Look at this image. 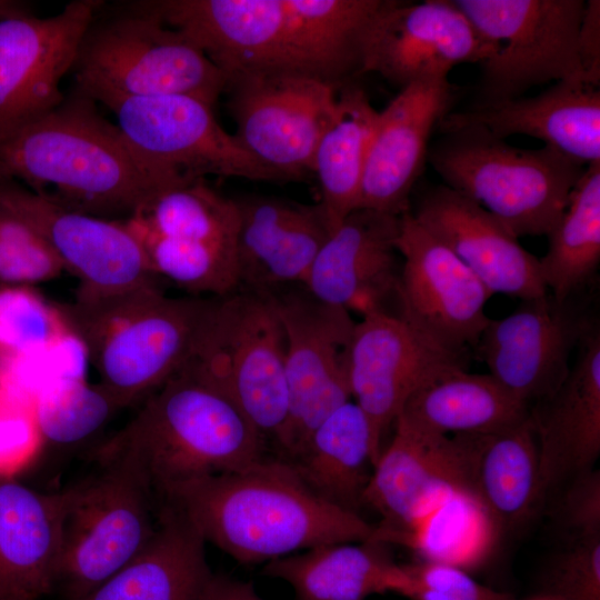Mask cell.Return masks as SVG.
Listing matches in <instances>:
<instances>
[{
  "instance_id": "cell-41",
  "label": "cell",
  "mask_w": 600,
  "mask_h": 600,
  "mask_svg": "<svg viewBox=\"0 0 600 600\" xmlns=\"http://www.w3.org/2000/svg\"><path fill=\"white\" fill-rule=\"evenodd\" d=\"M561 516L574 538L600 536V472L594 468L566 484Z\"/></svg>"
},
{
  "instance_id": "cell-29",
  "label": "cell",
  "mask_w": 600,
  "mask_h": 600,
  "mask_svg": "<svg viewBox=\"0 0 600 600\" xmlns=\"http://www.w3.org/2000/svg\"><path fill=\"white\" fill-rule=\"evenodd\" d=\"M204 544L179 510L161 503L157 531L142 551L77 600H200L212 573Z\"/></svg>"
},
{
  "instance_id": "cell-21",
  "label": "cell",
  "mask_w": 600,
  "mask_h": 600,
  "mask_svg": "<svg viewBox=\"0 0 600 600\" xmlns=\"http://www.w3.org/2000/svg\"><path fill=\"white\" fill-rule=\"evenodd\" d=\"M456 91L448 78L408 86L379 111L368 147L358 208L400 217L424 167L429 139L451 112Z\"/></svg>"
},
{
  "instance_id": "cell-22",
  "label": "cell",
  "mask_w": 600,
  "mask_h": 600,
  "mask_svg": "<svg viewBox=\"0 0 600 600\" xmlns=\"http://www.w3.org/2000/svg\"><path fill=\"white\" fill-rule=\"evenodd\" d=\"M416 220L444 243L492 293L522 301L544 296L539 259L474 201L440 184L419 201Z\"/></svg>"
},
{
  "instance_id": "cell-8",
  "label": "cell",
  "mask_w": 600,
  "mask_h": 600,
  "mask_svg": "<svg viewBox=\"0 0 600 600\" xmlns=\"http://www.w3.org/2000/svg\"><path fill=\"white\" fill-rule=\"evenodd\" d=\"M100 470L57 491L60 557L57 584L77 600L130 562L154 536L160 503L128 467L99 462Z\"/></svg>"
},
{
  "instance_id": "cell-13",
  "label": "cell",
  "mask_w": 600,
  "mask_h": 600,
  "mask_svg": "<svg viewBox=\"0 0 600 600\" xmlns=\"http://www.w3.org/2000/svg\"><path fill=\"white\" fill-rule=\"evenodd\" d=\"M337 86L294 73H244L226 81L234 137L281 180L311 172L337 103Z\"/></svg>"
},
{
  "instance_id": "cell-6",
  "label": "cell",
  "mask_w": 600,
  "mask_h": 600,
  "mask_svg": "<svg viewBox=\"0 0 600 600\" xmlns=\"http://www.w3.org/2000/svg\"><path fill=\"white\" fill-rule=\"evenodd\" d=\"M427 160L444 186L482 207L516 238L547 236L586 169L548 146L517 148L478 127L443 132Z\"/></svg>"
},
{
  "instance_id": "cell-30",
  "label": "cell",
  "mask_w": 600,
  "mask_h": 600,
  "mask_svg": "<svg viewBox=\"0 0 600 600\" xmlns=\"http://www.w3.org/2000/svg\"><path fill=\"white\" fill-rule=\"evenodd\" d=\"M468 499L497 526L523 523L542 501L539 451L531 417L501 431L463 434Z\"/></svg>"
},
{
  "instance_id": "cell-35",
  "label": "cell",
  "mask_w": 600,
  "mask_h": 600,
  "mask_svg": "<svg viewBox=\"0 0 600 600\" xmlns=\"http://www.w3.org/2000/svg\"><path fill=\"white\" fill-rule=\"evenodd\" d=\"M539 259L544 284L557 300L578 296L600 264V161L587 164Z\"/></svg>"
},
{
  "instance_id": "cell-20",
  "label": "cell",
  "mask_w": 600,
  "mask_h": 600,
  "mask_svg": "<svg viewBox=\"0 0 600 600\" xmlns=\"http://www.w3.org/2000/svg\"><path fill=\"white\" fill-rule=\"evenodd\" d=\"M488 50L452 0H384L371 19L361 48L360 76L374 72L402 90L448 78L461 63H481Z\"/></svg>"
},
{
  "instance_id": "cell-38",
  "label": "cell",
  "mask_w": 600,
  "mask_h": 600,
  "mask_svg": "<svg viewBox=\"0 0 600 600\" xmlns=\"http://www.w3.org/2000/svg\"><path fill=\"white\" fill-rule=\"evenodd\" d=\"M64 271L37 230L0 202V286H33Z\"/></svg>"
},
{
  "instance_id": "cell-1",
  "label": "cell",
  "mask_w": 600,
  "mask_h": 600,
  "mask_svg": "<svg viewBox=\"0 0 600 600\" xmlns=\"http://www.w3.org/2000/svg\"><path fill=\"white\" fill-rule=\"evenodd\" d=\"M384 0H151L131 4L183 33L227 79L294 73L337 87L360 76Z\"/></svg>"
},
{
  "instance_id": "cell-26",
  "label": "cell",
  "mask_w": 600,
  "mask_h": 600,
  "mask_svg": "<svg viewBox=\"0 0 600 600\" xmlns=\"http://www.w3.org/2000/svg\"><path fill=\"white\" fill-rule=\"evenodd\" d=\"M239 288L267 293L304 284L330 234L317 204L269 197L236 199Z\"/></svg>"
},
{
  "instance_id": "cell-15",
  "label": "cell",
  "mask_w": 600,
  "mask_h": 600,
  "mask_svg": "<svg viewBox=\"0 0 600 600\" xmlns=\"http://www.w3.org/2000/svg\"><path fill=\"white\" fill-rule=\"evenodd\" d=\"M0 202L28 221L78 279L76 297L158 286L141 241L126 220L78 212L10 179H0Z\"/></svg>"
},
{
  "instance_id": "cell-24",
  "label": "cell",
  "mask_w": 600,
  "mask_h": 600,
  "mask_svg": "<svg viewBox=\"0 0 600 600\" xmlns=\"http://www.w3.org/2000/svg\"><path fill=\"white\" fill-rule=\"evenodd\" d=\"M562 383L530 408L543 497L591 469L600 454V331L577 349Z\"/></svg>"
},
{
  "instance_id": "cell-17",
  "label": "cell",
  "mask_w": 600,
  "mask_h": 600,
  "mask_svg": "<svg viewBox=\"0 0 600 600\" xmlns=\"http://www.w3.org/2000/svg\"><path fill=\"white\" fill-rule=\"evenodd\" d=\"M577 297L559 301L548 291L523 300L504 318L490 319L477 343L489 374L529 408L562 383L572 352L596 324Z\"/></svg>"
},
{
  "instance_id": "cell-42",
  "label": "cell",
  "mask_w": 600,
  "mask_h": 600,
  "mask_svg": "<svg viewBox=\"0 0 600 600\" xmlns=\"http://www.w3.org/2000/svg\"><path fill=\"white\" fill-rule=\"evenodd\" d=\"M580 56L586 76L591 84L600 82V2L586 1L580 28Z\"/></svg>"
},
{
  "instance_id": "cell-39",
  "label": "cell",
  "mask_w": 600,
  "mask_h": 600,
  "mask_svg": "<svg viewBox=\"0 0 600 600\" xmlns=\"http://www.w3.org/2000/svg\"><path fill=\"white\" fill-rule=\"evenodd\" d=\"M389 592L409 600H514L479 583L457 564L440 560L398 563Z\"/></svg>"
},
{
  "instance_id": "cell-12",
  "label": "cell",
  "mask_w": 600,
  "mask_h": 600,
  "mask_svg": "<svg viewBox=\"0 0 600 600\" xmlns=\"http://www.w3.org/2000/svg\"><path fill=\"white\" fill-rule=\"evenodd\" d=\"M129 142L178 182L206 176L281 180L217 121L213 106L190 96L126 98L104 103Z\"/></svg>"
},
{
  "instance_id": "cell-18",
  "label": "cell",
  "mask_w": 600,
  "mask_h": 600,
  "mask_svg": "<svg viewBox=\"0 0 600 600\" xmlns=\"http://www.w3.org/2000/svg\"><path fill=\"white\" fill-rule=\"evenodd\" d=\"M102 4L76 0L51 17L0 20V138L63 101L61 81Z\"/></svg>"
},
{
  "instance_id": "cell-5",
  "label": "cell",
  "mask_w": 600,
  "mask_h": 600,
  "mask_svg": "<svg viewBox=\"0 0 600 600\" xmlns=\"http://www.w3.org/2000/svg\"><path fill=\"white\" fill-rule=\"evenodd\" d=\"M212 297H167L158 286L53 302L99 382L122 408L142 402L193 356Z\"/></svg>"
},
{
  "instance_id": "cell-43",
  "label": "cell",
  "mask_w": 600,
  "mask_h": 600,
  "mask_svg": "<svg viewBox=\"0 0 600 600\" xmlns=\"http://www.w3.org/2000/svg\"><path fill=\"white\" fill-rule=\"evenodd\" d=\"M200 600H264L251 582H244L223 574L211 573Z\"/></svg>"
},
{
  "instance_id": "cell-11",
  "label": "cell",
  "mask_w": 600,
  "mask_h": 600,
  "mask_svg": "<svg viewBox=\"0 0 600 600\" xmlns=\"http://www.w3.org/2000/svg\"><path fill=\"white\" fill-rule=\"evenodd\" d=\"M266 294L283 328L289 393L288 420L274 447L291 460L333 411L351 401L348 353L356 322L347 309L319 300L304 284Z\"/></svg>"
},
{
  "instance_id": "cell-9",
  "label": "cell",
  "mask_w": 600,
  "mask_h": 600,
  "mask_svg": "<svg viewBox=\"0 0 600 600\" xmlns=\"http://www.w3.org/2000/svg\"><path fill=\"white\" fill-rule=\"evenodd\" d=\"M191 359L276 446L289 393L284 333L270 298L241 288L213 298Z\"/></svg>"
},
{
  "instance_id": "cell-27",
  "label": "cell",
  "mask_w": 600,
  "mask_h": 600,
  "mask_svg": "<svg viewBox=\"0 0 600 600\" xmlns=\"http://www.w3.org/2000/svg\"><path fill=\"white\" fill-rule=\"evenodd\" d=\"M126 220L134 230L153 237L170 257L188 264L219 268L237 261L236 199L222 196L206 179L161 190Z\"/></svg>"
},
{
  "instance_id": "cell-7",
  "label": "cell",
  "mask_w": 600,
  "mask_h": 600,
  "mask_svg": "<svg viewBox=\"0 0 600 600\" xmlns=\"http://www.w3.org/2000/svg\"><path fill=\"white\" fill-rule=\"evenodd\" d=\"M71 71L76 90L102 104L182 94L214 106L226 88L221 70L183 33L131 4L111 18L96 17Z\"/></svg>"
},
{
  "instance_id": "cell-25",
  "label": "cell",
  "mask_w": 600,
  "mask_h": 600,
  "mask_svg": "<svg viewBox=\"0 0 600 600\" xmlns=\"http://www.w3.org/2000/svg\"><path fill=\"white\" fill-rule=\"evenodd\" d=\"M478 127L503 139L511 134L537 138L583 164L600 161L599 86L559 81L534 97L477 103L449 112L438 124L448 132Z\"/></svg>"
},
{
  "instance_id": "cell-19",
  "label": "cell",
  "mask_w": 600,
  "mask_h": 600,
  "mask_svg": "<svg viewBox=\"0 0 600 600\" xmlns=\"http://www.w3.org/2000/svg\"><path fill=\"white\" fill-rule=\"evenodd\" d=\"M393 427L363 491L362 507L382 518L378 541L409 543L433 503L453 494L468 498L467 447L463 434H433L399 420Z\"/></svg>"
},
{
  "instance_id": "cell-37",
  "label": "cell",
  "mask_w": 600,
  "mask_h": 600,
  "mask_svg": "<svg viewBox=\"0 0 600 600\" xmlns=\"http://www.w3.org/2000/svg\"><path fill=\"white\" fill-rule=\"evenodd\" d=\"M64 336L53 302L27 286H0V374Z\"/></svg>"
},
{
  "instance_id": "cell-28",
  "label": "cell",
  "mask_w": 600,
  "mask_h": 600,
  "mask_svg": "<svg viewBox=\"0 0 600 600\" xmlns=\"http://www.w3.org/2000/svg\"><path fill=\"white\" fill-rule=\"evenodd\" d=\"M57 491L38 492L0 473V600H41L57 584Z\"/></svg>"
},
{
  "instance_id": "cell-44",
  "label": "cell",
  "mask_w": 600,
  "mask_h": 600,
  "mask_svg": "<svg viewBox=\"0 0 600 600\" xmlns=\"http://www.w3.org/2000/svg\"><path fill=\"white\" fill-rule=\"evenodd\" d=\"M30 14L26 6L12 0H0V20Z\"/></svg>"
},
{
  "instance_id": "cell-32",
  "label": "cell",
  "mask_w": 600,
  "mask_h": 600,
  "mask_svg": "<svg viewBox=\"0 0 600 600\" xmlns=\"http://www.w3.org/2000/svg\"><path fill=\"white\" fill-rule=\"evenodd\" d=\"M288 462L319 498L360 514L362 494L377 462L369 422L362 410L353 401L342 404Z\"/></svg>"
},
{
  "instance_id": "cell-36",
  "label": "cell",
  "mask_w": 600,
  "mask_h": 600,
  "mask_svg": "<svg viewBox=\"0 0 600 600\" xmlns=\"http://www.w3.org/2000/svg\"><path fill=\"white\" fill-rule=\"evenodd\" d=\"M121 409L100 383L68 377L38 392L33 422L43 442L72 447L93 437Z\"/></svg>"
},
{
  "instance_id": "cell-33",
  "label": "cell",
  "mask_w": 600,
  "mask_h": 600,
  "mask_svg": "<svg viewBox=\"0 0 600 600\" xmlns=\"http://www.w3.org/2000/svg\"><path fill=\"white\" fill-rule=\"evenodd\" d=\"M384 544H320L264 563L262 574L287 582L297 600H366L389 592L398 563Z\"/></svg>"
},
{
  "instance_id": "cell-40",
  "label": "cell",
  "mask_w": 600,
  "mask_h": 600,
  "mask_svg": "<svg viewBox=\"0 0 600 600\" xmlns=\"http://www.w3.org/2000/svg\"><path fill=\"white\" fill-rule=\"evenodd\" d=\"M560 600H600V536L574 538L551 569Z\"/></svg>"
},
{
  "instance_id": "cell-2",
  "label": "cell",
  "mask_w": 600,
  "mask_h": 600,
  "mask_svg": "<svg viewBox=\"0 0 600 600\" xmlns=\"http://www.w3.org/2000/svg\"><path fill=\"white\" fill-rule=\"evenodd\" d=\"M0 179L20 182L64 208L126 220L178 182L149 162L96 101L73 92L0 138Z\"/></svg>"
},
{
  "instance_id": "cell-14",
  "label": "cell",
  "mask_w": 600,
  "mask_h": 600,
  "mask_svg": "<svg viewBox=\"0 0 600 600\" xmlns=\"http://www.w3.org/2000/svg\"><path fill=\"white\" fill-rule=\"evenodd\" d=\"M396 244L402 258L397 314L447 351L476 346L490 321L484 308L492 293L411 211L400 216Z\"/></svg>"
},
{
  "instance_id": "cell-16",
  "label": "cell",
  "mask_w": 600,
  "mask_h": 600,
  "mask_svg": "<svg viewBox=\"0 0 600 600\" xmlns=\"http://www.w3.org/2000/svg\"><path fill=\"white\" fill-rule=\"evenodd\" d=\"M462 354L447 351L398 314L373 311L356 322L348 353L351 399L364 413L377 460L386 433L421 386L457 369Z\"/></svg>"
},
{
  "instance_id": "cell-4",
  "label": "cell",
  "mask_w": 600,
  "mask_h": 600,
  "mask_svg": "<svg viewBox=\"0 0 600 600\" xmlns=\"http://www.w3.org/2000/svg\"><path fill=\"white\" fill-rule=\"evenodd\" d=\"M141 403L93 456L128 467L159 503L173 487L266 458V439L192 359Z\"/></svg>"
},
{
  "instance_id": "cell-34",
  "label": "cell",
  "mask_w": 600,
  "mask_h": 600,
  "mask_svg": "<svg viewBox=\"0 0 600 600\" xmlns=\"http://www.w3.org/2000/svg\"><path fill=\"white\" fill-rule=\"evenodd\" d=\"M379 111L354 82L338 88L333 116L312 160L320 206L330 233L358 209L363 167Z\"/></svg>"
},
{
  "instance_id": "cell-3",
  "label": "cell",
  "mask_w": 600,
  "mask_h": 600,
  "mask_svg": "<svg viewBox=\"0 0 600 600\" xmlns=\"http://www.w3.org/2000/svg\"><path fill=\"white\" fill-rule=\"evenodd\" d=\"M160 503L179 510L206 542L243 564L377 533L361 514L319 498L281 458L179 484Z\"/></svg>"
},
{
  "instance_id": "cell-31",
  "label": "cell",
  "mask_w": 600,
  "mask_h": 600,
  "mask_svg": "<svg viewBox=\"0 0 600 600\" xmlns=\"http://www.w3.org/2000/svg\"><path fill=\"white\" fill-rule=\"evenodd\" d=\"M529 414L530 408L489 373H469L463 368L417 389L397 420L433 434H484L516 426Z\"/></svg>"
},
{
  "instance_id": "cell-23",
  "label": "cell",
  "mask_w": 600,
  "mask_h": 600,
  "mask_svg": "<svg viewBox=\"0 0 600 600\" xmlns=\"http://www.w3.org/2000/svg\"><path fill=\"white\" fill-rule=\"evenodd\" d=\"M400 217L358 208L329 234L317 254L306 288L319 300L361 316L387 311L397 296L401 266L397 237Z\"/></svg>"
},
{
  "instance_id": "cell-10",
  "label": "cell",
  "mask_w": 600,
  "mask_h": 600,
  "mask_svg": "<svg viewBox=\"0 0 600 600\" xmlns=\"http://www.w3.org/2000/svg\"><path fill=\"white\" fill-rule=\"evenodd\" d=\"M452 2L468 18L488 50L480 63L479 103L518 98L530 88L551 81L590 83L579 44L586 1Z\"/></svg>"
}]
</instances>
